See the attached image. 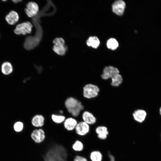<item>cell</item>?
I'll return each mask as SVG.
<instances>
[{
	"label": "cell",
	"instance_id": "1",
	"mask_svg": "<svg viewBox=\"0 0 161 161\" xmlns=\"http://www.w3.org/2000/svg\"><path fill=\"white\" fill-rule=\"evenodd\" d=\"M68 158L66 148L57 143L50 146L43 156V161H67Z\"/></svg>",
	"mask_w": 161,
	"mask_h": 161
},
{
	"label": "cell",
	"instance_id": "2",
	"mask_svg": "<svg viewBox=\"0 0 161 161\" xmlns=\"http://www.w3.org/2000/svg\"><path fill=\"white\" fill-rule=\"evenodd\" d=\"M64 105L68 113L75 118L79 116L84 108L81 101L72 96L69 97L66 99Z\"/></svg>",
	"mask_w": 161,
	"mask_h": 161
},
{
	"label": "cell",
	"instance_id": "3",
	"mask_svg": "<svg viewBox=\"0 0 161 161\" xmlns=\"http://www.w3.org/2000/svg\"><path fill=\"white\" fill-rule=\"evenodd\" d=\"M100 90L96 85L91 83L85 84L83 88V95L85 98L91 99L96 97Z\"/></svg>",
	"mask_w": 161,
	"mask_h": 161
},
{
	"label": "cell",
	"instance_id": "4",
	"mask_svg": "<svg viewBox=\"0 0 161 161\" xmlns=\"http://www.w3.org/2000/svg\"><path fill=\"white\" fill-rule=\"evenodd\" d=\"M54 45L52 49L57 54L60 55H64L67 50L65 45V41L61 38H55L53 41Z\"/></svg>",
	"mask_w": 161,
	"mask_h": 161
},
{
	"label": "cell",
	"instance_id": "5",
	"mask_svg": "<svg viewBox=\"0 0 161 161\" xmlns=\"http://www.w3.org/2000/svg\"><path fill=\"white\" fill-rule=\"evenodd\" d=\"M30 137L35 143L41 144L46 139V132L42 128L35 129L31 132Z\"/></svg>",
	"mask_w": 161,
	"mask_h": 161
},
{
	"label": "cell",
	"instance_id": "6",
	"mask_svg": "<svg viewBox=\"0 0 161 161\" xmlns=\"http://www.w3.org/2000/svg\"><path fill=\"white\" fill-rule=\"evenodd\" d=\"M32 25L29 21L23 22L18 24L14 30L15 34L17 35H25L31 33Z\"/></svg>",
	"mask_w": 161,
	"mask_h": 161
},
{
	"label": "cell",
	"instance_id": "7",
	"mask_svg": "<svg viewBox=\"0 0 161 161\" xmlns=\"http://www.w3.org/2000/svg\"><path fill=\"white\" fill-rule=\"evenodd\" d=\"M119 73V70L117 68L112 66H107L103 68L101 77L104 80H107Z\"/></svg>",
	"mask_w": 161,
	"mask_h": 161
},
{
	"label": "cell",
	"instance_id": "8",
	"mask_svg": "<svg viewBox=\"0 0 161 161\" xmlns=\"http://www.w3.org/2000/svg\"><path fill=\"white\" fill-rule=\"evenodd\" d=\"M89 125L83 121H81L78 122L75 131L78 136H84L89 132Z\"/></svg>",
	"mask_w": 161,
	"mask_h": 161
},
{
	"label": "cell",
	"instance_id": "9",
	"mask_svg": "<svg viewBox=\"0 0 161 161\" xmlns=\"http://www.w3.org/2000/svg\"><path fill=\"white\" fill-rule=\"evenodd\" d=\"M39 11L38 4L34 2H30L26 4L25 12L28 17L31 18L35 16Z\"/></svg>",
	"mask_w": 161,
	"mask_h": 161
},
{
	"label": "cell",
	"instance_id": "10",
	"mask_svg": "<svg viewBox=\"0 0 161 161\" xmlns=\"http://www.w3.org/2000/svg\"><path fill=\"white\" fill-rule=\"evenodd\" d=\"M125 7L126 4L123 1L116 0L112 5V10L117 15L121 16L124 13Z\"/></svg>",
	"mask_w": 161,
	"mask_h": 161
},
{
	"label": "cell",
	"instance_id": "11",
	"mask_svg": "<svg viewBox=\"0 0 161 161\" xmlns=\"http://www.w3.org/2000/svg\"><path fill=\"white\" fill-rule=\"evenodd\" d=\"M78 121L75 117H72L66 118L63 123L64 129L68 131H72L75 130Z\"/></svg>",
	"mask_w": 161,
	"mask_h": 161
},
{
	"label": "cell",
	"instance_id": "12",
	"mask_svg": "<svg viewBox=\"0 0 161 161\" xmlns=\"http://www.w3.org/2000/svg\"><path fill=\"white\" fill-rule=\"evenodd\" d=\"M45 118L44 116L41 114H37L34 115L31 120V123L34 127L37 128H41L45 125Z\"/></svg>",
	"mask_w": 161,
	"mask_h": 161
},
{
	"label": "cell",
	"instance_id": "13",
	"mask_svg": "<svg viewBox=\"0 0 161 161\" xmlns=\"http://www.w3.org/2000/svg\"><path fill=\"white\" fill-rule=\"evenodd\" d=\"M81 117L82 121L89 125L95 124L97 120L94 114L88 111H85L83 112Z\"/></svg>",
	"mask_w": 161,
	"mask_h": 161
},
{
	"label": "cell",
	"instance_id": "14",
	"mask_svg": "<svg viewBox=\"0 0 161 161\" xmlns=\"http://www.w3.org/2000/svg\"><path fill=\"white\" fill-rule=\"evenodd\" d=\"M132 115L134 119L136 121L141 123L145 120L147 113L144 110L138 109L134 111Z\"/></svg>",
	"mask_w": 161,
	"mask_h": 161
},
{
	"label": "cell",
	"instance_id": "15",
	"mask_svg": "<svg viewBox=\"0 0 161 161\" xmlns=\"http://www.w3.org/2000/svg\"><path fill=\"white\" fill-rule=\"evenodd\" d=\"M5 19L8 24L13 25L18 21L19 16L16 12L12 10L6 15Z\"/></svg>",
	"mask_w": 161,
	"mask_h": 161
},
{
	"label": "cell",
	"instance_id": "16",
	"mask_svg": "<svg viewBox=\"0 0 161 161\" xmlns=\"http://www.w3.org/2000/svg\"><path fill=\"white\" fill-rule=\"evenodd\" d=\"M95 131L97 134L98 137L100 139L105 140L109 134L107 128L104 126H99L97 127Z\"/></svg>",
	"mask_w": 161,
	"mask_h": 161
},
{
	"label": "cell",
	"instance_id": "17",
	"mask_svg": "<svg viewBox=\"0 0 161 161\" xmlns=\"http://www.w3.org/2000/svg\"><path fill=\"white\" fill-rule=\"evenodd\" d=\"M13 68L11 64L8 61L3 62L1 66V71L5 75H8L12 73Z\"/></svg>",
	"mask_w": 161,
	"mask_h": 161
},
{
	"label": "cell",
	"instance_id": "18",
	"mask_svg": "<svg viewBox=\"0 0 161 161\" xmlns=\"http://www.w3.org/2000/svg\"><path fill=\"white\" fill-rule=\"evenodd\" d=\"M111 79V84L114 87H117L120 86L122 83L123 80L122 76L120 73L114 75Z\"/></svg>",
	"mask_w": 161,
	"mask_h": 161
},
{
	"label": "cell",
	"instance_id": "19",
	"mask_svg": "<svg viewBox=\"0 0 161 161\" xmlns=\"http://www.w3.org/2000/svg\"><path fill=\"white\" fill-rule=\"evenodd\" d=\"M66 118L65 115L60 114H52L51 115V120L56 124H60L63 123Z\"/></svg>",
	"mask_w": 161,
	"mask_h": 161
},
{
	"label": "cell",
	"instance_id": "20",
	"mask_svg": "<svg viewBox=\"0 0 161 161\" xmlns=\"http://www.w3.org/2000/svg\"><path fill=\"white\" fill-rule=\"evenodd\" d=\"M86 44L89 46H91L92 47L96 48L99 46L100 41L96 36L90 37L86 42Z\"/></svg>",
	"mask_w": 161,
	"mask_h": 161
},
{
	"label": "cell",
	"instance_id": "21",
	"mask_svg": "<svg viewBox=\"0 0 161 161\" xmlns=\"http://www.w3.org/2000/svg\"><path fill=\"white\" fill-rule=\"evenodd\" d=\"M72 148L74 151L75 152H80L83 150L84 145L80 140H77L72 144Z\"/></svg>",
	"mask_w": 161,
	"mask_h": 161
},
{
	"label": "cell",
	"instance_id": "22",
	"mask_svg": "<svg viewBox=\"0 0 161 161\" xmlns=\"http://www.w3.org/2000/svg\"><path fill=\"white\" fill-rule=\"evenodd\" d=\"M90 158L91 161H102V155L98 151H93L91 153Z\"/></svg>",
	"mask_w": 161,
	"mask_h": 161
},
{
	"label": "cell",
	"instance_id": "23",
	"mask_svg": "<svg viewBox=\"0 0 161 161\" xmlns=\"http://www.w3.org/2000/svg\"><path fill=\"white\" fill-rule=\"evenodd\" d=\"M106 45L108 48L112 50H114L118 47V43L115 39L110 38L107 41Z\"/></svg>",
	"mask_w": 161,
	"mask_h": 161
},
{
	"label": "cell",
	"instance_id": "24",
	"mask_svg": "<svg viewBox=\"0 0 161 161\" xmlns=\"http://www.w3.org/2000/svg\"><path fill=\"white\" fill-rule=\"evenodd\" d=\"M24 124L21 121H18L16 122L13 125L14 131L16 132L22 131L24 128Z\"/></svg>",
	"mask_w": 161,
	"mask_h": 161
},
{
	"label": "cell",
	"instance_id": "25",
	"mask_svg": "<svg viewBox=\"0 0 161 161\" xmlns=\"http://www.w3.org/2000/svg\"><path fill=\"white\" fill-rule=\"evenodd\" d=\"M73 161H88L85 157L79 155H75L73 160Z\"/></svg>",
	"mask_w": 161,
	"mask_h": 161
},
{
	"label": "cell",
	"instance_id": "26",
	"mask_svg": "<svg viewBox=\"0 0 161 161\" xmlns=\"http://www.w3.org/2000/svg\"><path fill=\"white\" fill-rule=\"evenodd\" d=\"M108 155L110 161H115L114 157L110 153V152H109L108 153Z\"/></svg>",
	"mask_w": 161,
	"mask_h": 161
},
{
	"label": "cell",
	"instance_id": "27",
	"mask_svg": "<svg viewBox=\"0 0 161 161\" xmlns=\"http://www.w3.org/2000/svg\"><path fill=\"white\" fill-rule=\"evenodd\" d=\"M12 1L15 3H17L22 1V0H12Z\"/></svg>",
	"mask_w": 161,
	"mask_h": 161
},
{
	"label": "cell",
	"instance_id": "28",
	"mask_svg": "<svg viewBox=\"0 0 161 161\" xmlns=\"http://www.w3.org/2000/svg\"><path fill=\"white\" fill-rule=\"evenodd\" d=\"M160 114L161 116V107L160 108Z\"/></svg>",
	"mask_w": 161,
	"mask_h": 161
}]
</instances>
